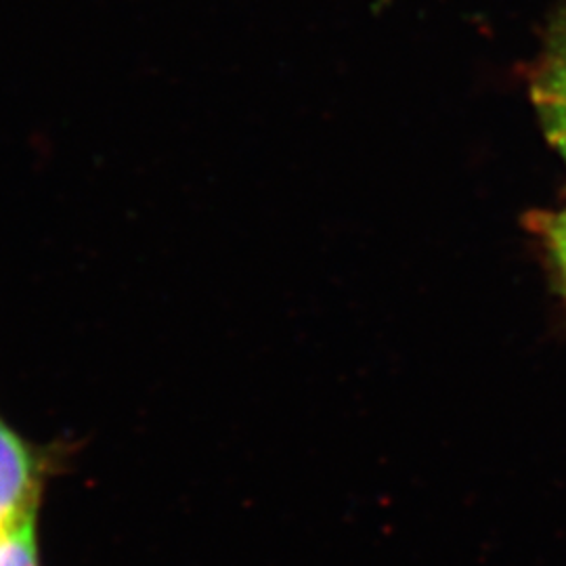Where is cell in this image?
I'll return each instance as SVG.
<instances>
[{"label": "cell", "mask_w": 566, "mask_h": 566, "mask_svg": "<svg viewBox=\"0 0 566 566\" xmlns=\"http://www.w3.org/2000/svg\"><path fill=\"white\" fill-rule=\"evenodd\" d=\"M74 443H36L0 411V535L41 518L44 493L74 455Z\"/></svg>", "instance_id": "obj_1"}, {"label": "cell", "mask_w": 566, "mask_h": 566, "mask_svg": "<svg viewBox=\"0 0 566 566\" xmlns=\"http://www.w3.org/2000/svg\"><path fill=\"white\" fill-rule=\"evenodd\" d=\"M533 91L547 137L566 160V15L549 41Z\"/></svg>", "instance_id": "obj_2"}, {"label": "cell", "mask_w": 566, "mask_h": 566, "mask_svg": "<svg viewBox=\"0 0 566 566\" xmlns=\"http://www.w3.org/2000/svg\"><path fill=\"white\" fill-rule=\"evenodd\" d=\"M0 566H42L41 518L0 535Z\"/></svg>", "instance_id": "obj_3"}, {"label": "cell", "mask_w": 566, "mask_h": 566, "mask_svg": "<svg viewBox=\"0 0 566 566\" xmlns=\"http://www.w3.org/2000/svg\"><path fill=\"white\" fill-rule=\"evenodd\" d=\"M544 235H546L549 254L558 271L563 273V280L566 283V210L547 217L544 221Z\"/></svg>", "instance_id": "obj_4"}]
</instances>
